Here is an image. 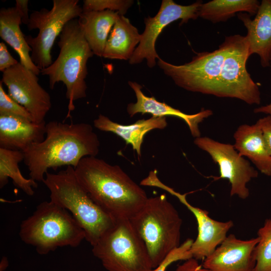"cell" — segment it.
Listing matches in <instances>:
<instances>
[{"label":"cell","instance_id":"6da1fadb","mask_svg":"<svg viewBox=\"0 0 271 271\" xmlns=\"http://www.w3.org/2000/svg\"><path fill=\"white\" fill-rule=\"evenodd\" d=\"M99 147L98 137L90 124L53 120L46 123L44 140L23 152L24 162L30 178L43 182L49 169L75 168L82 158L96 157Z\"/></svg>","mask_w":271,"mask_h":271},{"label":"cell","instance_id":"7a4b0ae2","mask_svg":"<svg viewBox=\"0 0 271 271\" xmlns=\"http://www.w3.org/2000/svg\"><path fill=\"white\" fill-rule=\"evenodd\" d=\"M74 172L92 200L115 220L131 218L149 198L119 166L96 157L82 158Z\"/></svg>","mask_w":271,"mask_h":271},{"label":"cell","instance_id":"3957f363","mask_svg":"<svg viewBox=\"0 0 271 271\" xmlns=\"http://www.w3.org/2000/svg\"><path fill=\"white\" fill-rule=\"evenodd\" d=\"M58 46L60 51L57 58L49 67L41 70V73L48 76L51 89L59 82L65 85L68 117L75 109L74 102L86 96L87 63L94 54L84 38L78 19L65 26Z\"/></svg>","mask_w":271,"mask_h":271},{"label":"cell","instance_id":"277c9868","mask_svg":"<svg viewBox=\"0 0 271 271\" xmlns=\"http://www.w3.org/2000/svg\"><path fill=\"white\" fill-rule=\"evenodd\" d=\"M43 183L50 201L68 211L92 246L115 224V220L90 198L78 181L74 168L68 166L57 173L47 172Z\"/></svg>","mask_w":271,"mask_h":271},{"label":"cell","instance_id":"5b68a950","mask_svg":"<svg viewBox=\"0 0 271 271\" xmlns=\"http://www.w3.org/2000/svg\"><path fill=\"white\" fill-rule=\"evenodd\" d=\"M19 236L41 255L58 247H77L85 239L84 230L71 213L50 200L40 203L22 222Z\"/></svg>","mask_w":271,"mask_h":271},{"label":"cell","instance_id":"8992f818","mask_svg":"<svg viewBox=\"0 0 271 271\" xmlns=\"http://www.w3.org/2000/svg\"><path fill=\"white\" fill-rule=\"evenodd\" d=\"M129 220L146 245L154 269L181 245L182 220L164 194L148 198Z\"/></svg>","mask_w":271,"mask_h":271},{"label":"cell","instance_id":"52a82bcc","mask_svg":"<svg viewBox=\"0 0 271 271\" xmlns=\"http://www.w3.org/2000/svg\"><path fill=\"white\" fill-rule=\"evenodd\" d=\"M92 253L108 271H152L146 245L129 219L114 225L92 246Z\"/></svg>","mask_w":271,"mask_h":271},{"label":"cell","instance_id":"ba28073f","mask_svg":"<svg viewBox=\"0 0 271 271\" xmlns=\"http://www.w3.org/2000/svg\"><path fill=\"white\" fill-rule=\"evenodd\" d=\"M82 12L78 0H53L51 10L43 8L31 13L28 29H38L39 32L35 37L27 35L25 38L32 49L31 59L40 70L53 63L52 48L65 26Z\"/></svg>","mask_w":271,"mask_h":271},{"label":"cell","instance_id":"9c48e42d","mask_svg":"<svg viewBox=\"0 0 271 271\" xmlns=\"http://www.w3.org/2000/svg\"><path fill=\"white\" fill-rule=\"evenodd\" d=\"M230 44V36L227 37L218 49L198 53L183 65H174L160 57L157 64L178 86L189 91L213 95Z\"/></svg>","mask_w":271,"mask_h":271},{"label":"cell","instance_id":"30bf717a","mask_svg":"<svg viewBox=\"0 0 271 271\" xmlns=\"http://www.w3.org/2000/svg\"><path fill=\"white\" fill-rule=\"evenodd\" d=\"M230 44L224 60L213 95L235 98L248 104L260 103L258 85L247 71L246 63L250 56L247 39L240 35L230 36Z\"/></svg>","mask_w":271,"mask_h":271},{"label":"cell","instance_id":"8fae6325","mask_svg":"<svg viewBox=\"0 0 271 271\" xmlns=\"http://www.w3.org/2000/svg\"><path fill=\"white\" fill-rule=\"evenodd\" d=\"M202 3L201 1H198L191 5L183 6L172 0L162 1L156 16L145 19V29L141 34L139 44L129 60V64H137L146 60L148 66L153 68L156 64V59L160 58L156 50V42L163 29L179 19L181 20L180 25H182L190 20L197 19Z\"/></svg>","mask_w":271,"mask_h":271},{"label":"cell","instance_id":"7c38bea8","mask_svg":"<svg viewBox=\"0 0 271 271\" xmlns=\"http://www.w3.org/2000/svg\"><path fill=\"white\" fill-rule=\"evenodd\" d=\"M194 143L207 152L218 165L220 176L217 179H227L230 185V196L245 199L249 195L247 184L258 176V172L249 161L240 156L233 145L220 143L209 137L195 138Z\"/></svg>","mask_w":271,"mask_h":271},{"label":"cell","instance_id":"4fadbf2b","mask_svg":"<svg viewBox=\"0 0 271 271\" xmlns=\"http://www.w3.org/2000/svg\"><path fill=\"white\" fill-rule=\"evenodd\" d=\"M143 183L144 186L161 188L175 196L193 214L197 223L198 235L190 251L192 258L197 260L204 259L211 254L225 239L228 231L233 226L232 221L215 220L209 216L207 211L190 204L186 199V194L176 192L162 182L157 176L156 171L150 172Z\"/></svg>","mask_w":271,"mask_h":271},{"label":"cell","instance_id":"5bb4252c","mask_svg":"<svg viewBox=\"0 0 271 271\" xmlns=\"http://www.w3.org/2000/svg\"><path fill=\"white\" fill-rule=\"evenodd\" d=\"M1 81L7 87L9 95L28 111L34 122L45 121L51 98L36 74L19 62L3 72Z\"/></svg>","mask_w":271,"mask_h":271},{"label":"cell","instance_id":"9a60e30c","mask_svg":"<svg viewBox=\"0 0 271 271\" xmlns=\"http://www.w3.org/2000/svg\"><path fill=\"white\" fill-rule=\"evenodd\" d=\"M258 242V237L243 240L230 234L204 259L202 267L208 271H253Z\"/></svg>","mask_w":271,"mask_h":271},{"label":"cell","instance_id":"2e32d148","mask_svg":"<svg viewBox=\"0 0 271 271\" xmlns=\"http://www.w3.org/2000/svg\"><path fill=\"white\" fill-rule=\"evenodd\" d=\"M128 84L134 92L137 98L136 103H130L126 107L130 117L138 113L142 114L150 113L154 117L175 116L184 121L191 135L196 138L201 136L199 124L213 114L212 110L204 109L195 114H186L165 102L158 101L154 97L147 96L142 91V86L137 82L128 81Z\"/></svg>","mask_w":271,"mask_h":271},{"label":"cell","instance_id":"e0dca14e","mask_svg":"<svg viewBox=\"0 0 271 271\" xmlns=\"http://www.w3.org/2000/svg\"><path fill=\"white\" fill-rule=\"evenodd\" d=\"M238 19L247 29L245 36L250 56L257 54L263 67L270 66L271 57V0H262L252 20L245 13H239Z\"/></svg>","mask_w":271,"mask_h":271},{"label":"cell","instance_id":"ac0fdd59","mask_svg":"<svg viewBox=\"0 0 271 271\" xmlns=\"http://www.w3.org/2000/svg\"><path fill=\"white\" fill-rule=\"evenodd\" d=\"M46 122L37 123L19 116L0 114V148L24 152L43 141Z\"/></svg>","mask_w":271,"mask_h":271},{"label":"cell","instance_id":"d6986e66","mask_svg":"<svg viewBox=\"0 0 271 271\" xmlns=\"http://www.w3.org/2000/svg\"><path fill=\"white\" fill-rule=\"evenodd\" d=\"M233 137V146L239 154L248 158L261 173L271 176V155L259 126L256 123L242 124L237 128Z\"/></svg>","mask_w":271,"mask_h":271},{"label":"cell","instance_id":"ffe728a7","mask_svg":"<svg viewBox=\"0 0 271 271\" xmlns=\"http://www.w3.org/2000/svg\"><path fill=\"white\" fill-rule=\"evenodd\" d=\"M94 127L100 130L111 132L131 145L138 156H141V146L147 133L154 129H164L167 125L166 117L152 116L148 119H141L128 125H122L110 120L108 117L100 114L93 120Z\"/></svg>","mask_w":271,"mask_h":271},{"label":"cell","instance_id":"44dd1931","mask_svg":"<svg viewBox=\"0 0 271 271\" xmlns=\"http://www.w3.org/2000/svg\"><path fill=\"white\" fill-rule=\"evenodd\" d=\"M118 12L109 10L82 12L77 18L85 39L94 55L102 57Z\"/></svg>","mask_w":271,"mask_h":271},{"label":"cell","instance_id":"7402d4cb","mask_svg":"<svg viewBox=\"0 0 271 271\" xmlns=\"http://www.w3.org/2000/svg\"><path fill=\"white\" fill-rule=\"evenodd\" d=\"M21 16L16 7L2 8L0 10V37L18 54L20 63L37 75L41 70L33 63L30 52L32 49L22 32Z\"/></svg>","mask_w":271,"mask_h":271},{"label":"cell","instance_id":"603a6c76","mask_svg":"<svg viewBox=\"0 0 271 271\" xmlns=\"http://www.w3.org/2000/svg\"><path fill=\"white\" fill-rule=\"evenodd\" d=\"M142 37L137 28L119 15L107 40L102 57L129 60Z\"/></svg>","mask_w":271,"mask_h":271},{"label":"cell","instance_id":"cb8c5ba5","mask_svg":"<svg viewBox=\"0 0 271 271\" xmlns=\"http://www.w3.org/2000/svg\"><path fill=\"white\" fill-rule=\"evenodd\" d=\"M259 5L256 0H213L201 4L198 15L214 23L226 22L237 13L256 14Z\"/></svg>","mask_w":271,"mask_h":271},{"label":"cell","instance_id":"d4e9b609","mask_svg":"<svg viewBox=\"0 0 271 271\" xmlns=\"http://www.w3.org/2000/svg\"><path fill=\"white\" fill-rule=\"evenodd\" d=\"M24 160L22 151L0 148V188L5 186L11 178L14 185L28 196L34 194V188L38 183L31 178H25L22 174L19 164Z\"/></svg>","mask_w":271,"mask_h":271},{"label":"cell","instance_id":"484cf974","mask_svg":"<svg viewBox=\"0 0 271 271\" xmlns=\"http://www.w3.org/2000/svg\"><path fill=\"white\" fill-rule=\"evenodd\" d=\"M257 234L258 242L255 247L253 271H271V218L265 220Z\"/></svg>","mask_w":271,"mask_h":271},{"label":"cell","instance_id":"4316f807","mask_svg":"<svg viewBox=\"0 0 271 271\" xmlns=\"http://www.w3.org/2000/svg\"><path fill=\"white\" fill-rule=\"evenodd\" d=\"M133 4L130 0H84L82 8L83 12L109 10L124 16Z\"/></svg>","mask_w":271,"mask_h":271},{"label":"cell","instance_id":"83f0119b","mask_svg":"<svg viewBox=\"0 0 271 271\" xmlns=\"http://www.w3.org/2000/svg\"><path fill=\"white\" fill-rule=\"evenodd\" d=\"M0 114L19 116L33 121L32 117L28 111L6 93L1 81L0 82Z\"/></svg>","mask_w":271,"mask_h":271},{"label":"cell","instance_id":"f1b7e54d","mask_svg":"<svg viewBox=\"0 0 271 271\" xmlns=\"http://www.w3.org/2000/svg\"><path fill=\"white\" fill-rule=\"evenodd\" d=\"M193 241L192 239H187L178 248L168 254L165 259L152 271H166L167 267L174 262L179 260H186L192 258L190 249Z\"/></svg>","mask_w":271,"mask_h":271},{"label":"cell","instance_id":"f546056e","mask_svg":"<svg viewBox=\"0 0 271 271\" xmlns=\"http://www.w3.org/2000/svg\"><path fill=\"white\" fill-rule=\"evenodd\" d=\"M19 62L9 53L7 47L4 42L0 43V71L6 70L18 64Z\"/></svg>","mask_w":271,"mask_h":271},{"label":"cell","instance_id":"4dcf8cb0","mask_svg":"<svg viewBox=\"0 0 271 271\" xmlns=\"http://www.w3.org/2000/svg\"><path fill=\"white\" fill-rule=\"evenodd\" d=\"M260 127L267 150L271 155V116L259 118L256 122Z\"/></svg>","mask_w":271,"mask_h":271},{"label":"cell","instance_id":"1f68e13d","mask_svg":"<svg viewBox=\"0 0 271 271\" xmlns=\"http://www.w3.org/2000/svg\"><path fill=\"white\" fill-rule=\"evenodd\" d=\"M176 271H208L199 264L197 260L191 258L186 260L182 264L179 265Z\"/></svg>","mask_w":271,"mask_h":271},{"label":"cell","instance_id":"d6a6232c","mask_svg":"<svg viewBox=\"0 0 271 271\" xmlns=\"http://www.w3.org/2000/svg\"><path fill=\"white\" fill-rule=\"evenodd\" d=\"M28 0H16L15 6L21 16L22 23L27 25L30 19L28 14Z\"/></svg>","mask_w":271,"mask_h":271},{"label":"cell","instance_id":"836d02e7","mask_svg":"<svg viewBox=\"0 0 271 271\" xmlns=\"http://www.w3.org/2000/svg\"><path fill=\"white\" fill-rule=\"evenodd\" d=\"M270 67L271 68V57L270 59ZM253 111L256 113H262L271 116V102L269 104L266 105L261 106L255 108Z\"/></svg>","mask_w":271,"mask_h":271},{"label":"cell","instance_id":"e575fe53","mask_svg":"<svg viewBox=\"0 0 271 271\" xmlns=\"http://www.w3.org/2000/svg\"><path fill=\"white\" fill-rule=\"evenodd\" d=\"M8 265V261L7 257H3L1 262V271H4L7 268Z\"/></svg>","mask_w":271,"mask_h":271}]
</instances>
